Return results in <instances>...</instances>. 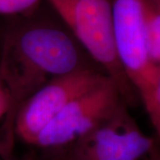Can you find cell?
I'll use <instances>...</instances> for the list:
<instances>
[{
	"label": "cell",
	"instance_id": "cell-1",
	"mask_svg": "<svg viewBox=\"0 0 160 160\" xmlns=\"http://www.w3.org/2000/svg\"><path fill=\"white\" fill-rule=\"evenodd\" d=\"M86 68L100 69L63 23L29 19L8 29L0 47V80L9 97L6 144L27 99L52 78Z\"/></svg>",
	"mask_w": 160,
	"mask_h": 160
},
{
	"label": "cell",
	"instance_id": "cell-2",
	"mask_svg": "<svg viewBox=\"0 0 160 160\" xmlns=\"http://www.w3.org/2000/svg\"><path fill=\"white\" fill-rule=\"evenodd\" d=\"M92 61L114 82L128 107L140 102L116 52L111 0H48Z\"/></svg>",
	"mask_w": 160,
	"mask_h": 160
},
{
	"label": "cell",
	"instance_id": "cell-3",
	"mask_svg": "<svg viewBox=\"0 0 160 160\" xmlns=\"http://www.w3.org/2000/svg\"><path fill=\"white\" fill-rule=\"evenodd\" d=\"M116 52L137 92L158 136L160 134V66L151 62L144 36V0H111Z\"/></svg>",
	"mask_w": 160,
	"mask_h": 160
},
{
	"label": "cell",
	"instance_id": "cell-4",
	"mask_svg": "<svg viewBox=\"0 0 160 160\" xmlns=\"http://www.w3.org/2000/svg\"><path fill=\"white\" fill-rule=\"evenodd\" d=\"M122 102L108 118L66 148V160H142L157 147Z\"/></svg>",
	"mask_w": 160,
	"mask_h": 160
},
{
	"label": "cell",
	"instance_id": "cell-5",
	"mask_svg": "<svg viewBox=\"0 0 160 160\" xmlns=\"http://www.w3.org/2000/svg\"><path fill=\"white\" fill-rule=\"evenodd\" d=\"M108 78L102 69L86 68L52 78L22 104L15 116L14 132L32 145L40 132L71 101Z\"/></svg>",
	"mask_w": 160,
	"mask_h": 160
},
{
	"label": "cell",
	"instance_id": "cell-6",
	"mask_svg": "<svg viewBox=\"0 0 160 160\" xmlns=\"http://www.w3.org/2000/svg\"><path fill=\"white\" fill-rule=\"evenodd\" d=\"M122 102L118 87L108 78L71 101L40 132L32 145L46 150L66 148L108 118Z\"/></svg>",
	"mask_w": 160,
	"mask_h": 160
},
{
	"label": "cell",
	"instance_id": "cell-7",
	"mask_svg": "<svg viewBox=\"0 0 160 160\" xmlns=\"http://www.w3.org/2000/svg\"><path fill=\"white\" fill-rule=\"evenodd\" d=\"M143 26L149 59L160 66V0H144Z\"/></svg>",
	"mask_w": 160,
	"mask_h": 160
},
{
	"label": "cell",
	"instance_id": "cell-8",
	"mask_svg": "<svg viewBox=\"0 0 160 160\" xmlns=\"http://www.w3.org/2000/svg\"><path fill=\"white\" fill-rule=\"evenodd\" d=\"M41 0H0V14L16 15L33 10Z\"/></svg>",
	"mask_w": 160,
	"mask_h": 160
},
{
	"label": "cell",
	"instance_id": "cell-9",
	"mask_svg": "<svg viewBox=\"0 0 160 160\" xmlns=\"http://www.w3.org/2000/svg\"><path fill=\"white\" fill-rule=\"evenodd\" d=\"M31 160H66V158L59 149H46V154L41 157L31 156Z\"/></svg>",
	"mask_w": 160,
	"mask_h": 160
},
{
	"label": "cell",
	"instance_id": "cell-10",
	"mask_svg": "<svg viewBox=\"0 0 160 160\" xmlns=\"http://www.w3.org/2000/svg\"><path fill=\"white\" fill-rule=\"evenodd\" d=\"M9 108V97L3 84H0V118L6 114Z\"/></svg>",
	"mask_w": 160,
	"mask_h": 160
},
{
	"label": "cell",
	"instance_id": "cell-11",
	"mask_svg": "<svg viewBox=\"0 0 160 160\" xmlns=\"http://www.w3.org/2000/svg\"><path fill=\"white\" fill-rule=\"evenodd\" d=\"M144 160H160L159 150L158 149V147H156L147 157H145Z\"/></svg>",
	"mask_w": 160,
	"mask_h": 160
},
{
	"label": "cell",
	"instance_id": "cell-12",
	"mask_svg": "<svg viewBox=\"0 0 160 160\" xmlns=\"http://www.w3.org/2000/svg\"><path fill=\"white\" fill-rule=\"evenodd\" d=\"M5 160H31V156H29V157H27V158H23V159H16V158H7Z\"/></svg>",
	"mask_w": 160,
	"mask_h": 160
}]
</instances>
